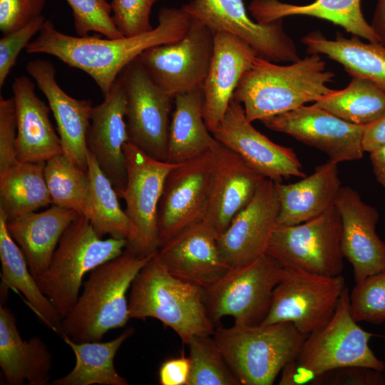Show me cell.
I'll return each mask as SVG.
<instances>
[{"mask_svg": "<svg viewBox=\"0 0 385 385\" xmlns=\"http://www.w3.org/2000/svg\"><path fill=\"white\" fill-rule=\"evenodd\" d=\"M249 11L255 21L267 24L289 16H308L327 20L352 35L379 43L371 24L364 19L361 0H315L304 5L279 0H253Z\"/></svg>", "mask_w": 385, "mask_h": 385, "instance_id": "obj_30", "label": "cell"}, {"mask_svg": "<svg viewBox=\"0 0 385 385\" xmlns=\"http://www.w3.org/2000/svg\"><path fill=\"white\" fill-rule=\"evenodd\" d=\"M46 19L41 15L24 27L4 34L0 39V87L4 85L17 57L31 38L41 30Z\"/></svg>", "mask_w": 385, "mask_h": 385, "instance_id": "obj_42", "label": "cell"}, {"mask_svg": "<svg viewBox=\"0 0 385 385\" xmlns=\"http://www.w3.org/2000/svg\"><path fill=\"white\" fill-rule=\"evenodd\" d=\"M80 215L52 205L41 212L6 220L7 230L22 250L35 279L48 267L61 237Z\"/></svg>", "mask_w": 385, "mask_h": 385, "instance_id": "obj_28", "label": "cell"}, {"mask_svg": "<svg viewBox=\"0 0 385 385\" xmlns=\"http://www.w3.org/2000/svg\"><path fill=\"white\" fill-rule=\"evenodd\" d=\"M45 165L20 162L0 175V211L7 220L52 205Z\"/></svg>", "mask_w": 385, "mask_h": 385, "instance_id": "obj_34", "label": "cell"}, {"mask_svg": "<svg viewBox=\"0 0 385 385\" xmlns=\"http://www.w3.org/2000/svg\"><path fill=\"white\" fill-rule=\"evenodd\" d=\"M188 345L190 371L187 385H240L212 335L195 336Z\"/></svg>", "mask_w": 385, "mask_h": 385, "instance_id": "obj_38", "label": "cell"}, {"mask_svg": "<svg viewBox=\"0 0 385 385\" xmlns=\"http://www.w3.org/2000/svg\"><path fill=\"white\" fill-rule=\"evenodd\" d=\"M182 9L213 34L227 31L243 39L260 58L274 63L300 58L294 41L283 28V19L258 23L250 19L242 0H192Z\"/></svg>", "mask_w": 385, "mask_h": 385, "instance_id": "obj_14", "label": "cell"}, {"mask_svg": "<svg viewBox=\"0 0 385 385\" xmlns=\"http://www.w3.org/2000/svg\"><path fill=\"white\" fill-rule=\"evenodd\" d=\"M125 106V91L119 75L103 101L93 107L87 134L88 149L111 180L118 197L127 178L124 154V145L128 141Z\"/></svg>", "mask_w": 385, "mask_h": 385, "instance_id": "obj_22", "label": "cell"}, {"mask_svg": "<svg viewBox=\"0 0 385 385\" xmlns=\"http://www.w3.org/2000/svg\"><path fill=\"white\" fill-rule=\"evenodd\" d=\"M319 54L307 55L287 66L257 56L241 78L232 99L243 105L252 123L315 103L334 89L327 84L335 74Z\"/></svg>", "mask_w": 385, "mask_h": 385, "instance_id": "obj_2", "label": "cell"}, {"mask_svg": "<svg viewBox=\"0 0 385 385\" xmlns=\"http://www.w3.org/2000/svg\"><path fill=\"white\" fill-rule=\"evenodd\" d=\"M130 319L153 318L175 332L183 343L213 335L215 324L205 303V289L170 273L155 256L140 270L130 287Z\"/></svg>", "mask_w": 385, "mask_h": 385, "instance_id": "obj_4", "label": "cell"}, {"mask_svg": "<svg viewBox=\"0 0 385 385\" xmlns=\"http://www.w3.org/2000/svg\"><path fill=\"white\" fill-rule=\"evenodd\" d=\"M155 254L140 257L125 247L121 255L93 270L73 309L61 319L58 334L78 343L98 342L108 331L124 327L130 320L127 292Z\"/></svg>", "mask_w": 385, "mask_h": 385, "instance_id": "obj_3", "label": "cell"}, {"mask_svg": "<svg viewBox=\"0 0 385 385\" xmlns=\"http://www.w3.org/2000/svg\"><path fill=\"white\" fill-rule=\"evenodd\" d=\"M46 0H0V30H18L42 15Z\"/></svg>", "mask_w": 385, "mask_h": 385, "instance_id": "obj_44", "label": "cell"}, {"mask_svg": "<svg viewBox=\"0 0 385 385\" xmlns=\"http://www.w3.org/2000/svg\"><path fill=\"white\" fill-rule=\"evenodd\" d=\"M282 271L267 254L252 262L231 267L217 282L204 288L210 319L215 324L230 316L236 325L261 324L269 312Z\"/></svg>", "mask_w": 385, "mask_h": 385, "instance_id": "obj_7", "label": "cell"}, {"mask_svg": "<svg viewBox=\"0 0 385 385\" xmlns=\"http://www.w3.org/2000/svg\"><path fill=\"white\" fill-rule=\"evenodd\" d=\"M297 359V358H296ZM295 359L287 363L281 371L279 385H314L316 377Z\"/></svg>", "mask_w": 385, "mask_h": 385, "instance_id": "obj_47", "label": "cell"}, {"mask_svg": "<svg viewBox=\"0 0 385 385\" xmlns=\"http://www.w3.org/2000/svg\"><path fill=\"white\" fill-rule=\"evenodd\" d=\"M314 103L346 121L368 125L385 116V89L352 77L345 88L334 90Z\"/></svg>", "mask_w": 385, "mask_h": 385, "instance_id": "obj_35", "label": "cell"}, {"mask_svg": "<svg viewBox=\"0 0 385 385\" xmlns=\"http://www.w3.org/2000/svg\"><path fill=\"white\" fill-rule=\"evenodd\" d=\"M384 379H385V371H384Z\"/></svg>", "mask_w": 385, "mask_h": 385, "instance_id": "obj_51", "label": "cell"}, {"mask_svg": "<svg viewBox=\"0 0 385 385\" xmlns=\"http://www.w3.org/2000/svg\"><path fill=\"white\" fill-rule=\"evenodd\" d=\"M342 222L335 207L309 221L274 227L266 254L282 267L322 275H341Z\"/></svg>", "mask_w": 385, "mask_h": 385, "instance_id": "obj_8", "label": "cell"}, {"mask_svg": "<svg viewBox=\"0 0 385 385\" xmlns=\"http://www.w3.org/2000/svg\"><path fill=\"white\" fill-rule=\"evenodd\" d=\"M257 56L240 37L227 31L214 34L212 56L202 83L203 118L211 133L223 120L241 78Z\"/></svg>", "mask_w": 385, "mask_h": 385, "instance_id": "obj_24", "label": "cell"}, {"mask_svg": "<svg viewBox=\"0 0 385 385\" xmlns=\"http://www.w3.org/2000/svg\"><path fill=\"white\" fill-rule=\"evenodd\" d=\"M45 178L52 205L73 210L91 220L93 210L88 171L61 154L46 163Z\"/></svg>", "mask_w": 385, "mask_h": 385, "instance_id": "obj_37", "label": "cell"}, {"mask_svg": "<svg viewBox=\"0 0 385 385\" xmlns=\"http://www.w3.org/2000/svg\"><path fill=\"white\" fill-rule=\"evenodd\" d=\"M261 122L270 130L289 135L324 152L329 160L338 164L359 160L364 153L363 138L366 125L346 121L314 103Z\"/></svg>", "mask_w": 385, "mask_h": 385, "instance_id": "obj_15", "label": "cell"}, {"mask_svg": "<svg viewBox=\"0 0 385 385\" xmlns=\"http://www.w3.org/2000/svg\"><path fill=\"white\" fill-rule=\"evenodd\" d=\"M385 385L383 371L359 366H345L327 371L314 385Z\"/></svg>", "mask_w": 385, "mask_h": 385, "instance_id": "obj_45", "label": "cell"}, {"mask_svg": "<svg viewBox=\"0 0 385 385\" xmlns=\"http://www.w3.org/2000/svg\"><path fill=\"white\" fill-rule=\"evenodd\" d=\"M385 143V116L371 124L366 125L363 148L364 152H371Z\"/></svg>", "mask_w": 385, "mask_h": 385, "instance_id": "obj_48", "label": "cell"}, {"mask_svg": "<svg viewBox=\"0 0 385 385\" xmlns=\"http://www.w3.org/2000/svg\"><path fill=\"white\" fill-rule=\"evenodd\" d=\"M190 371L188 356L182 354L162 363L159 369V381L162 385H187Z\"/></svg>", "mask_w": 385, "mask_h": 385, "instance_id": "obj_46", "label": "cell"}, {"mask_svg": "<svg viewBox=\"0 0 385 385\" xmlns=\"http://www.w3.org/2000/svg\"><path fill=\"white\" fill-rule=\"evenodd\" d=\"M0 367L10 385H46L52 354L38 337L22 339L10 309L0 306Z\"/></svg>", "mask_w": 385, "mask_h": 385, "instance_id": "obj_27", "label": "cell"}, {"mask_svg": "<svg viewBox=\"0 0 385 385\" xmlns=\"http://www.w3.org/2000/svg\"><path fill=\"white\" fill-rule=\"evenodd\" d=\"M349 292L350 314L356 322L385 321V270L355 282Z\"/></svg>", "mask_w": 385, "mask_h": 385, "instance_id": "obj_39", "label": "cell"}, {"mask_svg": "<svg viewBox=\"0 0 385 385\" xmlns=\"http://www.w3.org/2000/svg\"><path fill=\"white\" fill-rule=\"evenodd\" d=\"M174 104L165 161L179 164L211 150L218 141L203 118L202 84L176 94Z\"/></svg>", "mask_w": 385, "mask_h": 385, "instance_id": "obj_29", "label": "cell"}, {"mask_svg": "<svg viewBox=\"0 0 385 385\" xmlns=\"http://www.w3.org/2000/svg\"><path fill=\"white\" fill-rule=\"evenodd\" d=\"M158 0H112V18L118 31L126 37L150 31L152 8Z\"/></svg>", "mask_w": 385, "mask_h": 385, "instance_id": "obj_41", "label": "cell"}, {"mask_svg": "<svg viewBox=\"0 0 385 385\" xmlns=\"http://www.w3.org/2000/svg\"><path fill=\"white\" fill-rule=\"evenodd\" d=\"M369 154L375 177L385 188V143L369 152Z\"/></svg>", "mask_w": 385, "mask_h": 385, "instance_id": "obj_49", "label": "cell"}, {"mask_svg": "<svg viewBox=\"0 0 385 385\" xmlns=\"http://www.w3.org/2000/svg\"><path fill=\"white\" fill-rule=\"evenodd\" d=\"M212 150L180 163L167 175L158 210L160 246L203 219L210 190Z\"/></svg>", "mask_w": 385, "mask_h": 385, "instance_id": "obj_16", "label": "cell"}, {"mask_svg": "<svg viewBox=\"0 0 385 385\" xmlns=\"http://www.w3.org/2000/svg\"><path fill=\"white\" fill-rule=\"evenodd\" d=\"M0 260L3 285L20 292L38 317L58 334L61 318L43 294L29 270L25 256L6 227V217L0 211Z\"/></svg>", "mask_w": 385, "mask_h": 385, "instance_id": "obj_33", "label": "cell"}, {"mask_svg": "<svg viewBox=\"0 0 385 385\" xmlns=\"http://www.w3.org/2000/svg\"><path fill=\"white\" fill-rule=\"evenodd\" d=\"M26 70L48 102L63 155L88 171L87 134L93 107L92 101L76 99L64 92L56 81L54 66L48 60H31L27 63Z\"/></svg>", "mask_w": 385, "mask_h": 385, "instance_id": "obj_21", "label": "cell"}, {"mask_svg": "<svg viewBox=\"0 0 385 385\" xmlns=\"http://www.w3.org/2000/svg\"><path fill=\"white\" fill-rule=\"evenodd\" d=\"M16 115V151L23 163H46L63 154L59 135L49 118L51 108L35 93V85L25 76L12 83Z\"/></svg>", "mask_w": 385, "mask_h": 385, "instance_id": "obj_25", "label": "cell"}, {"mask_svg": "<svg viewBox=\"0 0 385 385\" xmlns=\"http://www.w3.org/2000/svg\"><path fill=\"white\" fill-rule=\"evenodd\" d=\"M72 10L74 27L79 36L99 33L108 38L125 37L115 26L107 0H66Z\"/></svg>", "mask_w": 385, "mask_h": 385, "instance_id": "obj_40", "label": "cell"}, {"mask_svg": "<svg viewBox=\"0 0 385 385\" xmlns=\"http://www.w3.org/2000/svg\"><path fill=\"white\" fill-rule=\"evenodd\" d=\"M212 150L210 190L203 219L221 234L251 201L265 177L219 142Z\"/></svg>", "mask_w": 385, "mask_h": 385, "instance_id": "obj_23", "label": "cell"}, {"mask_svg": "<svg viewBox=\"0 0 385 385\" xmlns=\"http://www.w3.org/2000/svg\"><path fill=\"white\" fill-rule=\"evenodd\" d=\"M88 175L90 180L93 215L90 222L103 237L128 239L131 225L118 201V195L111 180L105 175L94 155L88 150Z\"/></svg>", "mask_w": 385, "mask_h": 385, "instance_id": "obj_36", "label": "cell"}, {"mask_svg": "<svg viewBox=\"0 0 385 385\" xmlns=\"http://www.w3.org/2000/svg\"><path fill=\"white\" fill-rule=\"evenodd\" d=\"M120 76L126 96L128 142L150 157L165 161L170 115L175 96L155 83L138 57Z\"/></svg>", "mask_w": 385, "mask_h": 385, "instance_id": "obj_12", "label": "cell"}, {"mask_svg": "<svg viewBox=\"0 0 385 385\" xmlns=\"http://www.w3.org/2000/svg\"><path fill=\"white\" fill-rule=\"evenodd\" d=\"M308 54H324L340 63L351 77L369 80L385 89V46L365 43L358 36L344 38L337 34L327 39L319 31H312L301 39Z\"/></svg>", "mask_w": 385, "mask_h": 385, "instance_id": "obj_31", "label": "cell"}, {"mask_svg": "<svg viewBox=\"0 0 385 385\" xmlns=\"http://www.w3.org/2000/svg\"><path fill=\"white\" fill-rule=\"evenodd\" d=\"M219 235L210 222L202 219L161 245L156 257L175 277L206 288L231 267L219 250Z\"/></svg>", "mask_w": 385, "mask_h": 385, "instance_id": "obj_19", "label": "cell"}, {"mask_svg": "<svg viewBox=\"0 0 385 385\" xmlns=\"http://www.w3.org/2000/svg\"><path fill=\"white\" fill-rule=\"evenodd\" d=\"M16 133L14 98L0 96V175L20 163L16 151Z\"/></svg>", "mask_w": 385, "mask_h": 385, "instance_id": "obj_43", "label": "cell"}, {"mask_svg": "<svg viewBox=\"0 0 385 385\" xmlns=\"http://www.w3.org/2000/svg\"><path fill=\"white\" fill-rule=\"evenodd\" d=\"M223 145L237 153L265 178L275 183L306 176L291 148L278 145L259 132L245 115L242 106L232 99L219 125L212 132Z\"/></svg>", "mask_w": 385, "mask_h": 385, "instance_id": "obj_17", "label": "cell"}, {"mask_svg": "<svg viewBox=\"0 0 385 385\" xmlns=\"http://www.w3.org/2000/svg\"><path fill=\"white\" fill-rule=\"evenodd\" d=\"M126 246V239H103L81 215L67 227L48 267L36 279L61 319L78 300L84 276L121 255Z\"/></svg>", "mask_w": 385, "mask_h": 385, "instance_id": "obj_6", "label": "cell"}, {"mask_svg": "<svg viewBox=\"0 0 385 385\" xmlns=\"http://www.w3.org/2000/svg\"><path fill=\"white\" fill-rule=\"evenodd\" d=\"M279 213L275 183L265 178L251 201L218 237L219 250L230 267L252 262L266 254Z\"/></svg>", "mask_w": 385, "mask_h": 385, "instance_id": "obj_18", "label": "cell"}, {"mask_svg": "<svg viewBox=\"0 0 385 385\" xmlns=\"http://www.w3.org/2000/svg\"><path fill=\"white\" fill-rule=\"evenodd\" d=\"M213 46V32L192 19L188 32L181 39L150 47L138 58L155 83L175 96L202 84Z\"/></svg>", "mask_w": 385, "mask_h": 385, "instance_id": "obj_13", "label": "cell"}, {"mask_svg": "<svg viewBox=\"0 0 385 385\" xmlns=\"http://www.w3.org/2000/svg\"><path fill=\"white\" fill-rule=\"evenodd\" d=\"M334 207L342 222V252L352 267L355 282L384 271L385 242L376 232L377 210L349 186L341 187Z\"/></svg>", "mask_w": 385, "mask_h": 385, "instance_id": "obj_20", "label": "cell"}, {"mask_svg": "<svg viewBox=\"0 0 385 385\" xmlns=\"http://www.w3.org/2000/svg\"><path fill=\"white\" fill-rule=\"evenodd\" d=\"M158 20L157 26L149 32L130 37L102 38L65 34L48 19L25 49L31 54L53 56L68 66L84 71L105 96L130 62L150 47L181 39L192 21L182 8L167 7L160 9Z\"/></svg>", "mask_w": 385, "mask_h": 385, "instance_id": "obj_1", "label": "cell"}, {"mask_svg": "<svg viewBox=\"0 0 385 385\" xmlns=\"http://www.w3.org/2000/svg\"><path fill=\"white\" fill-rule=\"evenodd\" d=\"M129 327L113 340L101 342H75L67 335L60 336L76 356L73 369L66 375L52 381L53 385H128L114 366V357L124 342L134 333Z\"/></svg>", "mask_w": 385, "mask_h": 385, "instance_id": "obj_32", "label": "cell"}, {"mask_svg": "<svg viewBox=\"0 0 385 385\" xmlns=\"http://www.w3.org/2000/svg\"><path fill=\"white\" fill-rule=\"evenodd\" d=\"M240 385H272L307 335L290 322L216 327L212 335Z\"/></svg>", "mask_w": 385, "mask_h": 385, "instance_id": "obj_5", "label": "cell"}, {"mask_svg": "<svg viewBox=\"0 0 385 385\" xmlns=\"http://www.w3.org/2000/svg\"><path fill=\"white\" fill-rule=\"evenodd\" d=\"M341 187L338 163L329 160L298 182L275 183L279 202L277 225H294L322 215L334 207Z\"/></svg>", "mask_w": 385, "mask_h": 385, "instance_id": "obj_26", "label": "cell"}, {"mask_svg": "<svg viewBox=\"0 0 385 385\" xmlns=\"http://www.w3.org/2000/svg\"><path fill=\"white\" fill-rule=\"evenodd\" d=\"M357 323L350 314L346 286L330 320L307 335L296 360L317 379L327 371L345 366H365L384 372L385 362L369 346L371 338L384 337L364 330Z\"/></svg>", "mask_w": 385, "mask_h": 385, "instance_id": "obj_11", "label": "cell"}, {"mask_svg": "<svg viewBox=\"0 0 385 385\" xmlns=\"http://www.w3.org/2000/svg\"><path fill=\"white\" fill-rule=\"evenodd\" d=\"M371 26L379 43L385 46V0H377Z\"/></svg>", "mask_w": 385, "mask_h": 385, "instance_id": "obj_50", "label": "cell"}, {"mask_svg": "<svg viewBox=\"0 0 385 385\" xmlns=\"http://www.w3.org/2000/svg\"><path fill=\"white\" fill-rule=\"evenodd\" d=\"M346 286L342 274L330 277L282 267L269 312L261 324L290 322L308 335L330 320Z\"/></svg>", "mask_w": 385, "mask_h": 385, "instance_id": "obj_10", "label": "cell"}, {"mask_svg": "<svg viewBox=\"0 0 385 385\" xmlns=\"http://www.w3.org/2000/svg\"><path fill=\"white\" fill-rule=\"evenodd\" d=\"M126 184L120 194L125 202L131 232L126 247L140 257L157 252L160 246L158 210L165 178L179 164L155 159L125 143Z\"/></svg>", "mask_w": 385, "mask_h": 385, "instance_id": "obj_9", "label": "cell"}]
</instances>
